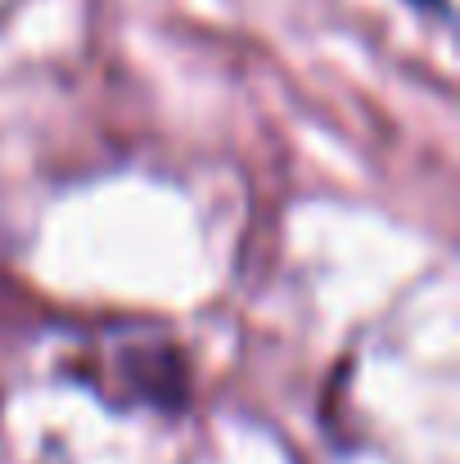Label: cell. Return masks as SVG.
<instances>
[{"label": "cell", "mask_w": 460, "mask_h": 464, "mask_svg": "<svg viewBox=\"0 0 460 464\" xmlns=\"http://www.w3.org/2000/svg\"><path fill=\"white\" fill-rule=\"evenodd\" d=\"M64 379L95 392L109 411H153L185 415L194 397V370L185 347L167 329L113 324L82 338L64 361Z\"/></svg>", "instance_id": "6da1fadb"}, {"label": "cell", "mask_w": 460, "mask_h": 464, "mask_svg": "<svg viewBox=\"0 0 460 464\" xmlns=\"http://www.w3.org/2000/svg\"><path fill=\"white\" fill-rule=\"evenodd\" d=\"M406 5L420 14H434L438 23H452V0H406Z\"/></svg>", "instance_id": "7a4b0ae2"}]
</instances>
